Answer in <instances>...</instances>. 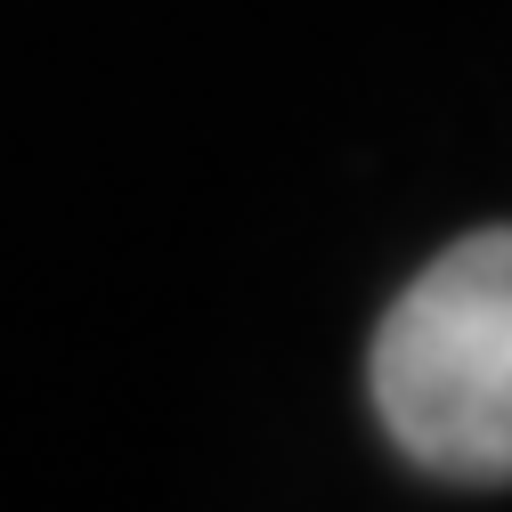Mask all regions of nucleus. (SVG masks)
Masks as SVG:
<instances>
[{
	"instance_id": "1",
	"label": "nucleus",
	"mask_w": 512,
	"mask_h": 512,
	"mask_svg": "<svg viewBox=\"0 0 512 512\" xmlns=\"http://www.w3.org/2000/svg\"><path fill=\"white\" fill-rule=\"evenodd\" d=\"M366 399L423 480L512 488V228H472L407 277L374 326Z\"/></svg>"
}]
</instances>
